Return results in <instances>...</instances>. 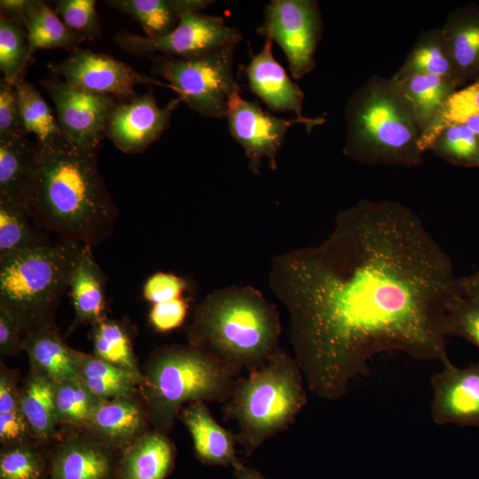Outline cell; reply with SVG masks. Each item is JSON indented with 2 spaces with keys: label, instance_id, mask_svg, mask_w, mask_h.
Here are the masks:
<instances>
[{
  "label": "cell",
  "instance_id": "obj_1",
  "mask_svg": "<svg viewBox=\"0 0 479 479\" xmlns=\"http://www.w3.org/2000/svg\"><path fill=\"white\" fill-rule=\"evenodd\" d=\"M272 292L310 389L338 400L376 354L450 363L444 320L458 278L410 208L362 200L340 212L322 243L277 255Z\"/></svg>",
  "mask_w": 479,
  "mask_h": 479
},
{
  "label": "cell",
  "instance_id": "obj_2",
  "mask_svg": "<svg viewBox=\"0 0 479 479\" xmlns=\"http://www.w3.org/2000/svg\"><path fill=\"white\" fill-rule=\"evenodd\" d=\"M27 198L34 220L61 240L96 246L113 232L117 208L98 165L97 152L67 141L37 146Z\"/></svg>",
  "mask_w": 479,
  "mask_h": 479
},
{
  "label": "cell",
  "instance_id": "obj_3",
  "mask_svg": "<svg viewBox=\"0 0 479 479\" xmlns=\"http://www.w3.org/2000/svg\"><path fill=\"white\" fill-rule=\"evenodd\" d=\"M276 308L252 287H228L209 294L195 309L190 344L237 370L263 365L279 348Z\"/></svg>",
  "mask_w": 479,
  "mask_h": 479
},
{
  "label": "cell",
  "instance_id": "obj_4",
  "mask_svg": "<svg viewBox=\"0 0 479 479\" xmlns=\"http://www.w3.org/2000/svg\"><path fill=\"white\" fill-rule=\"evenodd\" d=\"M305 404L301 369L279 349L247 377L237 381L224 411L237 422V442L249 456L292 424Z\"/></svg>",
  "mask_w": 479,
  "mask_h": 479
},
{
  "label": "cell",
  "instance_id": "obj_5",
  "mask_svg": "<svg viewBox=\"0 0 479 479\" xmlns=\"http://www.w3.org/2000/svg\"><path fill=\"white\" fill-rule=\"evenodd\" d=\"M344 153L365 163L416 164L422 128L399 84L366 88L346 109Z\"/></svg>",
  "mask_w": 479,
  "mask_h": 479
},
{
  "label": "cell",
  "instance_id": "obj_6",
  "mask_svg": "<svg viewBox=\"0 0 479 479\" xmlns=\"http://www.w3.org/2000/svg\"><path fill=\"white\" fill-rule=\"evenodd\" d=\"M238 373L191 344L159 350L149 360L141 385L152 420L168 429L185 404L226 401Z\"/></svg>",
  "mask_w": 479,
  "mask_h": 479
},
{
  "label": "cell",
  "instance_id": "obj_7",
  "mask_svg": "<svg viewBox=\"0 0 479 479\" xmlns=\"http://www.w3.org/2000/svg\"><path fill=\"white\" fill-rule=\"evenodd\" d=\"M81 247L61 240L0 256V304L26 329L50 323L49 315L69 287Z\"/></svg>",
  "mask_w": 479,
  "mask_h": 479
},
{
  "label": "cell",
  "instance_id": "obj_8",
  "mask_svg": "<svg viewBox=\"0 0 479 479\" xmlns=\"http://www.w3.org/2000/svg\"><path fill=\"white\" fill-rule=\"evenodd\" d=\"M237 45H224L190 58L154 56L151 71L164 78L192 111L224 119L230 98L240 90L233 74Z\"/></svg>",
  "mask_w": 479,
  "mask_h": 479
},
{
  "label": "cell",
  "instance_id": "obj_9",
  "mask_svg": "<svg viewBox=\"0 0 479 479\" xmlns=\"http://www.w3.org/2000/svg\"><path fill=\"white\" fill-rule=\"evenodd\" d=\"M241 40L240 32L223 18L201 12L185 13L169 34L160 38L126 30L119 31L114 38L128 54L149 59L158 55L194 57L224 45L238 44Z\"/></svg>",
  "mask_w": 479,
  "mask_h": 479
},
{
  "label": "cell",
  "instance_id": "obj_10",
  "mask_svg": "<svg viewBox=\"0 0 479 479\" xmlns=\"http://www.w3.org/2000/svg\"><path fill=\"white\" fill-rule=\"evenodd\" d=\"M256 33L274 41L283 51L294 79L315 66L314 54L321 35L318 3L311 0H271L264 8Z\"/></svg>",
  "mask_w": 479,
  "mask_h": 479
},
{
  "label": "cell",
  "instance_id": "obj_11",
  "mask_svg": "<svg viewBox=\"0 0 479 479\" xmlns=\"http://www.w3.org/2000/svg\"><path fill=\"white\" fill-rule=\"evenodd\" d=\"M225 119L231 136L243 148L248 167L255 174L260 172L264 160L269 161L271 169H277V154L291 126L300 123L310 130L323 122L322 119L307 122L273 115L256 102L243 98L240 90L230 98Z\"/></svg>",
  "mask_w": 479,
  "mask_h": 479
},
{
  "label": "cell",
  "instance_id": "obj_12",
  "mask_svg": "<svg viewBox=\"0 0 479 479\" xmlns=\"http://www.w3.org/2000/svg\"><path fill=\"white\" fill-rule=\"evenodd\" d=\"M55 106L58 124L73 146L98 152L116 101L114 97L73 87L62 79L42 82Z\"/></svg>",
  "mask_w": 479,
  "mask_h": 479
},
{
  "label": "cell",
  "instance_id": "obj_13",
  "mask_svg": "<svg viewBox=\"0 0 479 479\" xmlns=\"http://www.w3.org/2000/svg\"><path fill=\"white\" fill-rule=\"evenodd\" d=\"M50 68L73 87L119 99L136 96L137 93L134 88L139 84L170 89L168 82L141 74L112 56L88 49H75L67 59Z\"/></svg>",
  "mask_w": 479,
  "mask_h": 479
},
{
  "label": "cell",
  "instance_id": "obj_14",
  "mask_svg": "<svg viewBox=\"0 0 479 479\" xmlns=\"http://www.w3.org/2000/svg\"><path fill=\"white\" fill-rule=\"evenodd\" d=\"M180 103L177 97L160 107L152 90L120 99L110 115L106 137L123 153H141L161 137Z\"/></svg>",
  "mask_w": 479,
  "mask_h": 479
},
{
  "label": "cell",
  "instance_id": "obj_15",
  "mask_svg": "<svg viewBox=\"0 0 479 479\" xmlns=\"http://www.w3.org/2000/svg\"><path fill=\"white\" fill-rule=\"evenodd\" d=\"M431 387L435 423L479 426V362L467 367L448 363L432 377Z\"/></svg>",
  "mask_w": 479,
  "mask_h": 479
},
{
  "label": "cell",
  "instance_id": "obj_16",
  "mask_svg": "<svg viewBox=\"0 0 479 479\" xmlns=\"http://www.w3.org/2000/svg\"><path fill=\"white\" fill-rule=\"evenodd\" d=\"M250 91L276 113H293L296 118L310 122L315 119L303 117L304 94L294 82L285 68L272 53V41L265 39L260 51L252 55L244 67Z\"/></svg>",
  "mask_w": 479,
  "mask_h": 479
},
{
  "label": "cell",
  "instance_id": "obj_17",
  "mask_svg": "<svg viewBox=\"0 0 479 479\" xmlns=\"http://www.w3.org/2000/svg\"><path fill=\"white\" fill-rule=\"evenodd\" d=\"M0 15L20 23L26 31L29 55L42 49L71 51L82 42L42 0H1Z\"/></svg>",
  "mask_w": 479,
  "mask_h": 479
},
{
  "label": "cell",
  "instance_id": "obj_18",
  "mask_svg": "<svg viewBox=\"0 0 479 479\" xmlns=\"http://www.w3.org/2000/svg\"><path fill=\"white\" fill-rule=\"evenodd\" d=\"M117 464L111 449L74 436L61 443L50 460V479H113Z\"/></svg>",
  "mask_w": 479,
  "mask_h": 479
},
{
  "label": "cell",
  "instance_id": "obj_19",
  "mask_svg": "<svg viewBox=\"0 0 479 479\" xmlns=\"http://www.w3.org/2000/svg\"><path fill=\"white\" fill-rule=\"evenodd\" d=\"M145 418L141 407L123 396L103 401L86 427L97 442L111 450L124 451L144 434Z\"/></svg>",
  "mask_w": 479,
  "mask_h": 479
},
{
  "label": "cell",
  "instance_id": "obj_20",
  "mask_svg": "<svg viewBox=\"0 0 479 479\" xmlns=\"http://www.w3.org/2000/svg\"><path fill=\"white\" fill-rule=\"evenodd\" d=\"M190 432L194 452L206 465L232 467L236 455V435L223 428L212 416L205 402L190 403L180 412Z\"/></svg>",
  "mask_w": 479,
  "mask_h": 479
},
{
  "label": "cell",
  "instance_id": "obj_21",
  "mask_svg": "<svg viewBox=\"0 0 479 479\" xmlns=\"http://www.w3.org/2000/svg\"><path fill=\"white\" fill-rule=\"evenodd\" d=\"M175 455L165 434L144 433L123 451L114 479H165L173 469Z\"/></svg>",
  "mask_w": 479,
  "mask_h": 479
},
{
  "label": "cell",
  "instance_id": "obj_22",
  "mask_svg": "<svg viewBox=\"0 0 479 479\" xmlns=\"http://www.w3.org/2000/svg\"><path fill=\"white\" fill-rule=\"evenodd\" d=\"M23 350L31 371L41 373L54 382L78 379L74 349L59 336L50 323L27 328Z\"/></svg>",
  "mask_w": 479,
  "mask_h": 479
},
{
  "label": "cell",
  "instance_id": "obj_23",
  "mask_svg": "<svg viewBox=\"0 0 479 479\" xmlns=\"http://www.w3.org/2000/svg\"><path fill=\"white\" fill-rule=\"evenodd\" d=\"M105 4L123 12L143 27L146 36L160 38L169 34L183 15L201 12L210 0H106Z\"/></svg>",
  "mask_w": 479,
  "mask_h": 479
},
{
  "label": "cell",
  "instance_id": "obj_24",
  "mask_svg": "<svg viewBox=\"0 0 479 479\" xmlns=\"http://www.w3.org/2000/svg\"><path fill=\"white\" fill-rule=\"evenodd\" d=\"M91 247H81L68 287L77 318L95 325L106 318V280Z\"/></svg>",
  "mask_w": 479,
  "mask_h": 479
},
{
  "label": "cell",
  "instance_id": "obj_25",
  "mask_svg": "<svg viewBox=\"0 0 479 479\" xmlns=\"http://www.w3.org/2000/svg\"><path fill=\"white\" fill-rule=\"evenodd\" d=\"M35 163V144L27 136L0 137V195L27 205Z\"/></svg>",
  "mask_w": 479,
  "mask_h": 479
},
{
  "label": "cell",
  "instance_id": "obj_26",
  "mask_svg": "<svg viewBox=\"0 0 479 479\" xmlns=\"http://www.w3.org/2000/svg\"><path fill=\"white\" fill-rule=\"evenodd\" d=\"M54 389L52 380L41 373L31 371L20 391V409L29 430L40 438L51 436L59 422Z\"/></svg>",
  "mask_w": 479,
  "mask_h": 479
},
{
  "label": "cell",
  "instance_id": "obj_27",
  "mask_svg": "<svg viewBox=\"0 0 479 479\" xmlns=\"http://www.w3.org/2000/svg\"><path fill=\"white\" fill-rule=\"evenodd\" d=\"M78 379L98 397L107 400L131 397L138 384L127 372L97 357L74 349Z\"/></svg>",
  "mask_w": 479,
  "mask_h": 479
},
{
  "label": "cell",
  "instance_id": "obj_28",
  "mask_svg": "<svg viewBox=\"0 0 479 479\" xmlns=\"http://www.w3.org/2000/svg\"><path fill=\"white\" fill-rule=\"evenodd\" d=\"M23 126L34 134L37 146H50L67 141L56 117L41 93L22 76L15 82Z\"/></svg>",
  "mask_w": 479,
  "mask_h": 479
},
{
  "label": "cell",
  "instance_id": "obj_29",
  "mask_svg": "<svg viewBox=\"0 0 479 479\" xmlns=\"http://www.w3.org/2000/svg\"><path fill=\"white\" fill-rule=\"evenodd\" d=\"M454 81L434 75L409 74L399 86L412 104L423 130H427L452 93Z\"/></svg>",
  "mask_w": 479,
  "mask_h": 479
},
{
  "label": "cell",
  "instance_id": "obj_30",
  "mask_svg": "<svg viewBox=\"0 0 479 479\" xmlns=\"http://www.w3.org/2000/svg\"><path fill=\"white\" fill-rule=\"evenodd\" d=\"M28 206L0 195V256L44 244L32 224Z\"/></svg>",
  "mask_w": 479,
  "mask_h": 479
},
{
  "label": "cell",
  "instance_id": "obj_31",
  "mask_svg": "<svg viewBox=\"0 0 479 479\" xmlns=\"http://www.w3.org/2000/svg\"><path fill=\"white\" fill-rule=\"evenodd\" d=\"M93 355L127 372L139 385L141 373L132 350L130 337L124 327L114 320L103 319L94 325Z\"/></svg>",
  "mask_w": 479,
  "mask_h": 479
},
{
  "label": "cell",
  "instance_id": "obj_32",
  "mask_svg": "<svg viewBox=\"0 0 479 479\" xmlns=\"http://www.w3.org/2000/svg\"><path fill=\"white\" fill-rule=\"evenodd\" d=\"M456 77H468L479 72V11L459 16L447 39Z\"/></svg>",
  "mask_w": 479,
  "mask_h": 479
},
{
  "label": "cell",
  "instance_id": "obj_33",
  "mask_svg": "<svg viewBox=\"0 0 479 479\" xmlns=\"http://www.w3.org/2000/svg\"><path fill=\"white\" fill-rule=\"evenodd\" d=\"M55 407L59 422L87 426L95 410L105 401L79 379L54 382Z\"/></svg>",
  "mask_w": 479,
  "mask_h": 479
},
{
  "label": "cell",
  "instance_id": "obj_34",
  "mask_svg": "<svg viewBox=\"0 0 479 479\" xmlns=\"http://www.w3.org/2000/svg\"><path fill=\"white\" fill-rule=\"evenodd\" d=\"M475 114H479V78L448 97L433 122L423 131L420 142L421 150L432 146L438 135L448 125L463 123Z\"/></svg>",
  "mask_w": 479,
  "mask_h": 479
},
{
  "label": "cell",
  "instance_id": "obj_35",
  "mask_svg": "<svg viewBox=\"0 0 479 479\" xmlns=\"http://www.w3.org/2000/svg\"><path fill=\"white\" fill-rule=\"evenodd\" d=\"M27 37L23 27L0 15V70L3 78L15 82L30 59Z\"/></svg>",
  "mask_w": 479,
  "mask_h": 479
},
{
  "label": "cell",
  "instance_id": "obj_36",
  "mask_svg": "<svg viewBox=\"0 0 479 479\" xmlns=\"http://www.w3.org/2000/svg\"><path fill=\"white\" fill-rule=\"evenodd\" d=\"M437 137L432 146L444 159L457 165L479 167V137L465 124L452 123Z\"/></svg>",
  "mask_w": 479,
  "mask_h": 479
},
{
  "label": "cell",
  "instance_id": "obj_37",
  "mask_svg": "<svg viewBox=\"0 0 479 479\" xmlns=\"http://www.w3.org/2000/svg\"><path fill=\"white\" fill-rule=\"evenodd\" d=\"M446 336L466 339L479 349V297L461 293L458 287L446 310Z\"/></svg>",
  "mask_w": 479,
  "mask_h": 479
},
{
  "label": "cell",
  "instance_id": "obj_38",
  "mask_svg": "<svg viewBox=\"0 0 479 479\" xmlns=\"http://www.w3.org/2000/svg\"><path fill=\"white\" fill-rule=\"evenodd\" d=\"M6 445L0 453V479H41L45 461L38 451L23 442Z\"/></svg>",
  "mask_w": 479,
  "mask_h": 479
},
{
  "label": "cell",
  "instance_id": "obj_39",
  "mask_svg": "<svg viewBox=\"0 0 479 479\" xmlns=\"http://www.w3.org/2000/svg\"><path fill=\"white\" fill-rule=\"evenodd\" d=\"M95 0H58L54 11L82 41L101 37Z\"/></svg>",
  "mask_w": 479,
  "mask_h": 479
},
{
  "label": "cell",
  "instance_id": "obj_40",
  "mask_svg": "<svg viewBox=\"0 0 479 479\" xmlns=\"http://www.w3.org/2000/svg\"><path fill=\"white\" fill-rule=\"evenodd\" d=\"M409 74L434 75L455 82V67L449 44L428 43L417 48L408 64Z\"/></svg>",
  "mask_w": 479,
  "mask_h": 479
},
{
  "label": "cell",
  "instance_id": "obj_41",
  "mask_svg": "<svg viewBox=\"0 0 479 479\" xmlns=\"http://www.w3.org/2000/svg\"><path fill=\"white\" fill-rule=\"evenodd\" d=\"M14 82L0 80V137L27 136Z\"/></svg>",
  "mask_w": 479,
  "mask_h": 479
},
{
  "label": "cell",
  "instance_id": "obj_42",
  "mask_svg": "<svg viewBox=\"0 0 479 479\" xmlns=\"http://www.w3.org/2000/svg\"><path fill=\"white\" fill-rule=\"evenodd\" d=\"M187 288L188 283L185 279L173 273L160 271L147 279L143 294L146 301L155 304L180 298Z\"/></svg>",
  "mask_w": 479,
  "mask_h": 479
},
{
  "label": "cell",
  "instance_id": "obj_43",
  "mask_svg": "<svg viewBox=\"0 0 479 479\" xmlns=\"http://www.w3.org/2000/svg\"><path fill=\"white\" fill-rule=\"evenodd\" d=\"M187 312L188 302L180 297L153 304L149 312V320L156 331L169 332L183 325Z\"/></svg>",
  "mask_w": 479,
  "mask_h": 479
},
{
  "label": "cell",
  "instance_id": "obj_44",
  "mask_svg": "<svg viewBox=\"0 0 479 479\" xmlns=\"http://www.w3.org/2000/svg\"><path fill=\"white\" fill-rule=\"evenodd\" d=\"M26 327L20 318L8 307L0 304V352L14 355L23 349Z\"/></svg>",
  "mask_w": 479,
  "mask_h": 479
},
{
  "label": "cell",
  "instance_id": "obj_45",
  "mask_svg": "<svg viewBox=\"0 0 479 479\" xmlns=\"http://www.w3.org/2000/svg\"><path fill=\"white\" fill-rule=\"evenodd\" d=\"M458 287L461 293L479 297V271L464 278H458Z\"/></svg>",
  "mask_w": 479,
  "mask_h": 479
},
{
  "label": "cell",
  "instance_id": "obj_46",
  "mask_svg": "<svg viewBox=\"0 0 479 479\" xmlns=\"http://www.w3.org/2000/svg\"><path fill=\"white\" fill-rule=\"evenodd\" d=\"M232 467L235 479H265L259 471L245 466L240 459Z\"/></svg>",
  "mask_w": 479,
  "mask_h": 479
},
{
  "label": "cell",
  "instance_id": "obj_47",
  "mask_svg": "<svg viewBox=\"0 0 479 479\" xmlns=\"http://www.w3.org/2000/svg\"><path fill=\"white\" fill-rule=\"evenodd\" d=\"M465 124L474 134L479 137V114L473 115L467 119Z\"/></svg>",
  "mask_w": 479,
  "mask_h": 479
}]
</instances>
